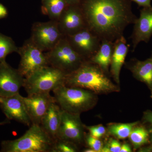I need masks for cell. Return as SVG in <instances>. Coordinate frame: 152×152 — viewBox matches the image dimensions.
I'll list each match as a JSON object with an SVG mask.
<instances>
[{
  "mask_svg": "<svg viewBox=\"0 0 152 152\" xmlns=\"http://www.w3.org/2000/svg\"><path fill=\"white\" fill-rule=\"evenodd\" d=\"M79 5L87 27L101 41L114 42L121 38L137 18L131 0H80Z\"/></svg>",
  "mask_w": 152,
  "mask_h": 152,
  "instance_id": "6da1fadb",
  "label": "cell"
},
{
  "mask_svg": "<svg viewBox=\"0 0 152 152\" xmlns=\"http://www.w3.org/2000/svg\"><path fill=\"white\" fill-rule=\"evenodd\" d=\"M64 85L83 88L98 94L118 91L119 88L99 66L86 61L75 71L66 75Z\"/></svg>",
  "mask_w": 152,
  "mask_h": 152,
  "instance_id": "7a4b0ae2",
  "label": "cell"
},
{
  "mask_svg": "<svg viewBox=\"0 0 152 152\" xmlns=\"http://www.w3.org/2000/svg\"><path fill=\"white\" fill-rule=\"evenodd\" d=\"M54 140L40 125L32 124L21 137L1 143V152H50Z\"/></svg>",
  "mask_w": 152,
  "mask_h": 152,
  "instance_id": "3957f363",
  "label": "cell"
},
{
  "mask_svg": "<svg viewBox=\"0 0 152 152\" xmlns=\"http://www.w3.org/2000/svg\"><path fill=\"white\" fill-rule=\"evenodd\" d=\"M55 102L63 110L80 114L94 106L96 96L89 90L63 85L53 91Z\"/></svg>",
  "mask_w": 152,
  "mask_h": 152,
  "instance_id": "277c9868",
  "label": "cell"
},
{
  "mask_svg": "<svg viewBox=\"0 0 152 152\" xmlns=\"http://www.w3.org/2000/svg\"><path fill=\"white\" fill-rule=\"evenodd\" d=\"M66 75L56 68L48 65L25 78L23 87L28 96L50 93L64 84Z\"/></svg>",
  "mask_w": 152,
  "mask_h": 152,
  "instance_id": "5b68a950",
  "label": "cell"
},
{
  "mask_svg": "<svg viewBox=\"0 0 152 152\" xmlns=\"http://www.w3.org/2000/svg\"><path fill=\"white\" fill-rule=\"evenodd\" d=\"M45 53L49 65L62 71L66 75L75 71L86 61L75 50L65 37Z\"/></svg>",
  "mask_w": 152,
  "mask_h": 152,
  "instance_id": "8992f818",
  "label": "cell"
},
{
  "mask_svg": "<svg viewBox=\"0 0 152 152\" xmlns=\"http://www.w3.org/2000/svg\"><path fill=\"white\" fill-rule=\"evenodd\" d=\"M18 53L20 61L18 69L25 78L39 69L49 65L45 52L36 45L30 38L19 48Z\"/></svg>",
  "mask_w": 152,
  "mask_h": 152,
  "instance_id": "52a82bcc",
  "label": "cell"
},
{
  "mask_svg": "<svg viewBox=\"0 0 152 152\" xmlns=\"http://www.w3.org/2000/svg\"><path fill=\"white\" fill-rule=\"evenodd\" d=\"M64 37L57 21L50 20L33 24L30 38L36 45L45 52L53 49Z\"/></svg>",
  "mask_w": 152,
  "mask_h": 152,
  "instance_id": "ba28073f",
  "label": "cell"
},
{
  "mask_svg": "<svg viewBox=\"0 0 152 152\" xmlns=\"http://www.w3.org/2000/svg\"><path fill=\"white\" fill-rule=\"evenodd\" d=\"M65 37L75 50L86 61H89L97 52L102 41L87 27Z\"/></svg>",
  "mask_w": 152,
  "mask_h": 152,
  "instance_id": "9c48e42d",
  "label": "cell"
},
{
  "mask_svg": "<svg viewBox=\"0 0 152 152\" xmlns=\"http://www.w3.org/2000/svg\"><path fill=\"white\" fill-rule=\"evenodd\" d=\"M85 128L80 114L72 113L62 110L56 138L72 142L77 145H81L84 141Z\"/></svg>",
  "mask_w": 152,
  "mask_h": 152,
  "instance_id": "30bf717a",
  "label": "cell"
},
{
  "mask_svg": "<svg viewBox=\"0 0 152 152\" xmlns=\"http://www.w3.org/2000/svg\"><path fill=\"white\" fill-rule=\"evenodd\" d=\"M25 77L18 70L11 67L6 61L0 62V97L17 94L23 87Z\"/></svg>",
  "mask_w": 152,
  "mask_h": 152,
  "instance_id": "8fae6325",
  "label": "cell"
},
{
  "mask_svg": "<svg viewBox=\"0 0 152 152\" xmlns=\"http://www.w3.org/2000/svg\"><path fill=\"white\" fill-rule=\"evenodd\" d=\"M57 22L64 37L73 34L87 27L84 16L79 4L68 5Z\"/></svg>",
  "mask_w": 152,
  "mask_h": 152,
  "instance_id": "7c38bea8",
  "label": "cell"
},
{
  "mask_svg": "<svg viewBox=\"0 0 152 152\" xmlns=\"http://www.w3.org/2000/svg\"><path fill=\"white\" fill-rule=\"evenodd\" d=\"M0 108L8 120H14L29 127L32 125L23 96L20 93L7 97H0Z\"/></svg>",
  "mask_w": 152,
  "mask_h": 152,
  "instance_id": "4fadbf2b",
  "label": "cell"
},
{
  "mask_svg": "<svg viewBox=\"0 0 152 152\" xmlns=\"http://www.w3.org/2000/svg\"><path fill=\"white\" fill-rule=\"evenodd\" d=\"M26 109L32 124L40 125L50 105L55 102L50 93H39L23 97Z\"/></svg>",
  "mask_w": 152,
  "mask_h": 152,
  "instance_id": "5bb4252c",
  "label": "cell"
},
{
  "mask_svg": "<svg viewBox=\"0 0 152 152\" xmlns=\"http://www.w3.org/2000/svg\"><path fill=\"white\" fill-rule=\"evenodd\" d=\"M134 25L130 37L133 51L141 42H148L152 36V7H143Z\"/></svg>",
  "mask_w": 152,
  "mask_h": 152,
  "instance_id": "9a60e30c",
  "label": "cell"
},
{
  "mask_svg": "<svg viewBox=\"0 0 152 152\" xmlns=\"http://www.w3.org/2000/svg\"><path fill=\"white\" fill-rule=\"evenodd\" d=\"M129 50V46L124 36L114 41L110 72L117 84L120 83V72Z\"/></svg>",
  "mask_w": 152,
  "mask_h": 152,
  "instance_id": "2e32d148",
  "label": "cell"
},
{
  "mask_svg": "<svg viewBox=\"0 0 152 152\" xmlns=\"http://www.w3.org/2000/svg\"><path fill=\"white\" fill-rule=\"evenodd\" d=\"M62 112V110L55 101L50 105L41 122V126L54 140L57 138Z\"/></svg>",
  "mask_w": 152,
  "mask_h": 152,
  "instance_id": "e0dca14e",
  "label": "cell"
},
{
  "mask_svg": "<svg viewBox=\"0 0 152 152\" xmlns=\"http://www.w3.org/2000/svg\"><path fill=\"white\" fill-rule=\"evenodd\" d=\"M127 66L135 78L148 86L152 94V57L144 61L134 59Z\"/></svg>",
  "mask_w": 152,
  "mask_h": 152,
  "instance_id": "ac0fdd59",
  "label": "cell"
},
{
  "mask_svg": "<svg viewBox=\"0 0 152 152\" xmlns=\"http://www.w3.org/2000/svg\"><path fill=\"white\" fill-rule=\"evenodd\" d=\"M113 48L114 42L107 40L102 41L97 52L88 61L97 65L107 75L109 73Z\"/></svg>",
  "mask_w": 152,
  "mask_h": 152,
  "instance_id": "d6986e66",
  "label": "cell"
},
{
  "mask_svg": "<svg viewBox=\"0 0 152 152\" xmlns=\"http://www.w3.org/2000/svg\"><path fill=\"white\" fill-rule=\"evenodd\" d=\"M67 5L65 0H42V12L50 20L57 21Z\"/></svg>",
  "mask_w": 152,
  "mask_h": 152,
  "instance_id": "ffe728a7",
  "label": "cell"
},
{
  "mask_svg": "<svg viewBox=\"0 0 152 152\" xmlns=\"http://www.w3.org/2000/svg\"><path fill=\"white\" fill-rule=\"evenodd\" d=\"M138 123L112 124L108 127V132L117 139H125L129 137L133 129Z\"/></svg>",
  "mask_w": 152,
  "mask_h": 152,
  "instance_id": "44dd1931",
  "label": "cell"
},
{
  "mask_svg": "<svg viewBox=\"0 0 152 152\" xmlns=\"http://www.w3.org/2000/svg\"><path fill=\"white\" fill-rule=\"evenodd\" d=\"M18 50L12 38L0 33V62L5 61L6 57L11 53H18Z\"/></svg>",
  "mask_w": 152,
  "mask_h": 152,
  "instance_id": "7402d4cb",
  "label": "cell"
},
{
  "mask_svg": "<svg viewBox=\"0 0 152 152\" xmlns=\"http://www.w3.org/2000/svg\"><path fill=\"white\" fill-rule=\"evenodd\" d=\"M148 132L143 127L134 128L129 136L131 142L135 148L147 143Z\"/></svg>",
  "mask_w": 152,
  "mask_h": 152,
  "instance_id": "603a6c76",
  "label": "cell"
},
{
  "mask_svg": "<svg viewBox=\"0 0 152 152\" xmlns=\"http://www.w3.org/2000/svg\"><path fill=\"white\" fill-rule=\"evenodd\" d=\"M78 151L77 145L65 140L55 139L50 152H76Z\"/></svg>",
  "mask_w": 152,
  "mask_h": 152,
  "instance_id": "cb8c5ba5",
  "label": "cell"
},
{
  "mask_svg": "<svg viewBox=\"0 0 152 152\" xmlns=\"http://www.w3.org/2000/svg\"><path fill=\"white\" fill-rule=\"evenodd\" d=\"M84 141L88 146L96 152H102L103 145L102 142L99 139L93 137L91 134H85Z\"/></svg>",
  "mask_w": 152,
  "mask_h": 152,
  "instance_id": "d4e9b609",
  "label": "cell"
},
{
  "mask_svg": "<svg viewBox=\"0 0 152 152\" xmlns=\"http://www.w3.org/2000/svg\"><path fill=\"white\" fill-rule=\"evenodd\" d=\"M85 127L88 130L91 135L98 139L103 137L106 132L105 128L102 125L91 126H85Z\"/></svg>",
  "mask_w": 152,
  "mask_h": 152,
  "instance_id": "484cf974",
  "label": "cell"
},
{
  "mask_svg": "<svg viewBox=\"0 0 152 152\" xmlns=\"http://www.w3.org/2000/svg\"><path fill=\"white\" fill-rule=\"evenodd\" d=\"M106 146L109 152H120L121 145L118 141L112 139Z\"/></svg>",
  "mask_w": 152,
  "mask_h": 152,
  "instance_id": "4316f807",
  "label": "cell"
},
{
  "mask_svg": "<svg viewBox=\"0 0 152 152\" xmlns=\"http://www.w3.org/2000/svg\"><path fill=\"white\" fill-rule=\"evenodd\" d=\"M131 1L134 2L139 6L143 7H152L151 5V0H131Z\"/></svg>",
  "mask_w": 152,
  "mask_h": 152,
  "instance_id": "83f0119b",
  "label": "cell"
},
{
  "mask_svg": "<svg viewBox=\"0 0 152 152\" xmlns=\"http://www.w3.org/2000/svg\"><path fill=\"white\" fill-rule=\"evenodd\" d=\"M144 118L152 125V112L150 111L146 112L144 114Z\"/></svg>",
  "mask_w": 152,
  "mask_h": 152,
  "instance_id": "f1b7e54d",
  "label": "cell"
},
{
  "mask_svg": "<svg viewBox=\"0 0 152 152\" xmlns=\"http://www.w3.org/2000/svg\"><path fill=\"white\" fill-rule=\"evenodd\" d=\"M7 15V9L2 4H0V19L5 18Z\"/></svg>",
  "mask_w": 152,
  "mask_h": 152,
  "instance_id": "f546056e",
  "label": "cell"
},
{
  "mask_svg": "<svg viewBox=\"0 0 152 152\" xmlns=\"http://www.w3.org/2000/svg\"><path fill=\"white\" fill-rule=\"evenodd\" d=\"M132 150L130 146L127 144H124L122 145L120 152H131Z\"/></svg>",
  "mask_w": 152,
  "mask_h": 152,
  "instance_id": "4dcf8cb0",
  "label": "cell"
},
{
  "mask_svg": "<svg viewBox=\"0 0 152 152\" xmlns=\"http://www.w3.org/2000/svg\"><path fill=\"white\" fill-rule=\"evenodd\" d=\"M68 5L79 4L80 0H65Z\"/></svg>",
  "mask_w": 152,
  "mask_h": 152,
  "instance_id": "1f68e13d",
  "label": "cell"
},
{
  "mask_svg": "<svg viewBox=\"0 0 152 152\" xmlns=\"http://www.w3.org/2000/svg\"><path fill=\"white\" fill-rule=\"evenodd\" d=\"M10 120L7 119V120H5L3 121L0 122V126H3V125L7 124H10Z\"/></svg>",
  "mask_w": 152,
  "mask_h": 152,
  "instance_id": "d6a6232c",
  "label": "cell"
},
{
  "mask_svg": "<svg viewBox=\"0 0 152 152\" xmlns=\"http://www.w3.org/2000/svg\"><path fill=\"white\" fill-rule=\"evenodd\" d=\"M83 152H96L94 150L92 149L91 148H89L86 149L84 150Z\"/></svg>",
  "mask_w": 152,
  "mask_h": 152,
  "instance_id": "836d02e7",
  "label": "cell"
},
{
  "mask_svg": "<svg viewBox=\"0 0 152 152\" xmlns=\"http://www.w3.org/2000/svg\"></svg>",
  "mask_w": 152,
  "mask_h": 152,
  "instance_id": "e575fe53",
  "label": "cell"
}]
</instances>
